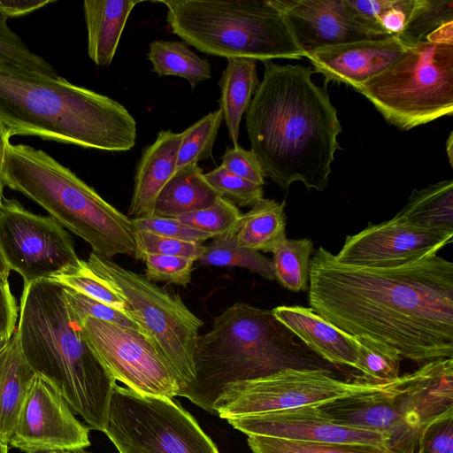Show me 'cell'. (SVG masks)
Masks as SVG:
<instances>
[{
    "mask_svg": "<svg viewBox=\"0 0 453 453\" xmlns=\"http://www.w3.org/2000/svg\"><path fill=\"white\" fill-rule=\"evenodd\" d=\"M308 300L327 322L418 363L453 357V264L429 253L393 266L339 262L319 247Z\"/></svg>",
    "mask_w": 453,
    "mask_h": 453,
    "instance_id": "obj_1",
    "label": "cell"
},
{
    "mask_svg": "<svg viewBox=\"0 0 453 453\" xmlns=\"http://www.w3.org/2000/svg\"><path fill=\"white\" fill-rule=\"evenodd\" d=\"M263 63V80L245 112L251 150L281 188L301 181L323 191L342 132L326 87L313 82L311 67Z\"/></svg>",
    "mask_w": 453,
    "mask_h": 453,
    "instance_id": "obj_2",
    "label": "cell"
},
{
    "mask_svg": "<svg viewBox=\"0 0 453 453\" xmlns=\"http://www.w3.org/2000/svg\"><path fill=\"white\" fill-rule=\"evenodd\" d=\"M16 334L35 373L57 388L89 429L103 432L116 380L88 344L63 285L52 280L24 285Z\"/></svg>",
    "mask_w": 453,
    "mask_h": 453,
    "instance_id": "obj_3",
    "label": "cell"
},
{
    "mask_svg": "<svg viewBox=\"0 0 453 453\" xmlns=\"http://www.w3.org/2000/svg\"><path fill=\"white\" fill-rule=\"evenodd\" d=\"M0 121L13 135L119 152L136 141V121L119 102L60 76L0 68Z\"/></svg>",
    "mask_w": 453,
    "mask_h": 453,
    "instance_id": "obj_4",
    "label": "cell"
},
{
    "mask_svg": "<svg viewBox=\"0 0 453 453\" xmlns=\"http://www.w3.org/2000/svg\"><path fill=\"white\" fill-rule=\"evenodd\" d=\"M296 337L272 310L244 303L228 306L209 332L198 335L195 380L178 395L213 414V403L226 384L288 368L325 369L320 357Z\"/></svg>",
    "mask_w": 453,
    "mask_h": 453,
    "instance_id": "obj_5",
    "label": "cell"
},
{
    "mask_svg": "<svg viewBox=\"0 0 453 453\" xmlns=\"http://www.w3.org/2000/svg\"><path fill=\"white\" fill-rule=\"evenodd\" d=\"M4 184L45 209L88 242L93 253L111 260L117 255L134 256L136 229L132 219L45 151L10 143Z\"/></svg>",
    "mask_w": 453,
    "mask_h": 453,
    "instance_id": "obj_6",
    "label": "cell"
},
{
    "mask_svg": "<svg viewBox=\"0 0 453 453\" xmlns=\"http://www.w3.org/2000/svg\"><path fill=\"white\" fill-rule=\"evenodd\" d=\"M166 21L184 42L205 54L254 60L300 59L271 0H167Z\"/></svg>",
    "mask_w": 453,
    "mask_h": 453,
    "instance_id": "obj_7",
    "label": "cell"
},
{
    "mask_svg": "<svg viewBox=\"0 0 453 453\" xmlns=\"http://www.w3.org/2000/svg\"><path fill=\"white\" fill-rule=\"evenodd\" d=\"M321 407L337 419L388 435V448L399 453H419L424 432L453 417V358L427 362L386 390Z\"/></svg>",
    "mask_w": 453,
    "mask_h": 453,
    "instance_id": "obj_8",
    "label": "cell"
},
{
    "mask_svg": "<svg viewBox=\"0 0 453 453\" xmlns=\"http://www.w3.org/2000/svg\"><path fill=\"white\" fill-rule=\"evenodd\" d=\"M406 131L453 113V42L424 40L356 88Z\"/></svg>",
    "mask_w": 453,
    "mask_h": 453,
    "instance_id": "obj_9",
    "label": "cell"
},
{
    "mask_svg": "<svg viewBox=\"0 0 453 453\" xmlns=\"http://www.w3.org/2000/svg\"><path fill=\"white\" fill-rule=\"evenodd\" d=\"M86 262L128 303L132 319L176 372L180 382V391L188 387L196 377L194 354L203 321L179 296L170 294L111 259L91 252Z\"/></svg>",
    "mask_w": 453,
    "mask_h": 453,
    "instance_id": "obj_10",
    "label": "cell"
},
{
    "mask_svg": "<svg viewBox=\"0 0 453 453\" xmlns=\"http://www.w3.org/2000/svg\"><path fill=\"white\" fill-rule=\"evenodd\" d=\"M119 453H219L173 398L114 385L103 431Z\"/></svg>",
    "mask_w": 453,
    "mask_h": 453,
    "instance_id": "obj_11",
    "label": "cell"
},
{
    "mask_svg": "<svg viewBox=\"0 0 453 453\" xmlns=\"http://www.w3.org/2000/svg\"><path fill=\"white\" fill-rule=\"evenodd\" d=\"M395 380L375 384L342 380L326 369L288 368L268 376L226 384L213 403V414L229 420L380 392Z\"/></svg>",
    "mask_w": 453,
    "mask_h": 453,
    "instance_id": "obj_12",
    "label": "cell"
},
{
    "mask_svg": "<svg viewBox=\"0 0 453 453\" xmlns=\"http://www.w3.org/2000/svg\"><path fill=\"white\" fill-rule=\"evenodd\" d=\"M0 250L24 285L53 280L80 265L70 234L54 219L34 214L16 199L0 207Z\"/></svg>",
    "mask_w": 453,
    "mask_h": 453,
    "instance_id": "obj_13",
    "label": "cell"
},
{
    "mask_svg": "<svg viewBox=\"0 0 453 453\" xmlns=\"http://www.w3.org/2000/svg\"><path fill=\"white\" fill-rule=\"evenodd\" d=\"M85 339L93 353L117 381L139 394L173 398L180 380L164 354L140 331L87 317Z\"/></svg>",
    "mask_w": 453,
    "mask_h": 453,
    "instance_id": "obj_14",
    "label": "cell"
},
{
    "mask_svg": "<svg viewBox=\"0 0 453 453\" xmlns=\"http://www.w3.org/2000/svg\"><path fill=\"white\" fill-rule=\"evenodd\" d=\"M9 445L26 453H74L90 445L89 428L74 417L57 388L35 373Z\"/></svg>",
    "mask_w": 453,
    "mask_h": 453,
    "instance_id": "obj_15",
    "label": "cell"
},
{
    "mask_svg": "<svg viewBox=\"0 0 453 453\" xmlns=\"http://www.w3.org/2000/svg\"><path fill=\"white\" fill-rule=\"evenodd\" d=\"M303 57L325 47L390 35L361 19L346 0H271Z\"/></svg>",
    "mask_w": 453,
    "mask_h": 453,
    "instance_id": "obj_16",
    "label": "cell"
},
{
    "mask_svg": "<svg viewBox=\"0 0 453 453\" xmlns=\"http://www.w3.org/2000/svg\"><path fill=\"white\" fill-rule=\"evenodd\" d=\"M227 421L248 436L387 447L389 442L388 435L337 419L318 405L263 412Z\"/></svg>",
    "mask_w": 453,
    "mask_h": 453,
    "instance_id": "obj_17",
    "label": "cell"
},
{
    "mask_svg": "<svg viewBox=\"0 0 453 453\" xmlns=\"http://www.w3.org/2000/svg\"><path fill=\"white\" fill-rule=\"evenodd\" d=\"M453 233L420 228L395 215L348 235L335 258L346 265L393 266L438 253L452 242Z\"/></svg>",
    "mask_w": 453,
    "mask_h": 453,
    "instance_id": "obj_18",
    "label": "cell"
},
{
    "mask_svg": "<svg viewBox=\"0 0 453 453\" xmlns=\"http://www.w3.org/2000/svg\"><path fill=\"white\" fill-rule=\"evenodd\" d=\"M408 47L396 36L319 49L305 58L325 79L355 89L388 67Z\"/></svg>",
    "mask_w": 453,
    "mask_h": 453,
    "instance_id": "obj_19",
    "label": "cell"
},
{
    "mask_svg": "<svg viewBox=\"0 0 453 453\" xmlns=\"http://www.w3.org/2000/svg\"><path fill=\"white\" fill-rule=\"evenodd\" d=\"M274 317L325 361L356 367L357 342L327 322L311 308L281 305L272 310Z\"/></svg>",
    "mask_w": 453,
    "mask_h": 453,
    "instance_id": "obj_20",
    "label": "cell"
},
{
    "mask_svg": "<svg viewBox=\"0 0 453 453\" xmlns=\"http://www.w3.org/2000/svg\"><path fill=\"white\" fill-rule=\"evenodd\" d=\"M181 137V133L163 130L152 144L143 149L135 169L129 218L153 216L159 192L176 171Z\"/></svg>",
    "mask_w": 453,
    "mask_h": 453,
    "instance_id": "obj_21",
    "label": "cell"
},
{
    "mask_svg": "<svg viewBox=\"0 0 453 453\" xmlns=\"http://www.w3.org/2000/svg\"><path fill=\"white\" fill-rule=\"evenodd\" d=\"M137 0H85L88 55L97 65H109L117 50L127 20Z\"/></svg>",
    "mask_w": 453,
    "mask_h": 453,
    "instance_id": "obj_22",
    "label": "cell"
},
{
    "mask_svg": "<svg viewBox=\"0 0 453 453\" xmlns=\"http://www.w3.org/2000/svg\"><path fill=\"white\" fill-rule=\"evenodd\" d=\"M35 372L26 361L16 331L0 340V442L9 445Z\"/></svg>",
    "mask_w": 453,
    "mask_h": 453,
    "instance_id": "obj_23",
    "label": "cell"
},
{
    "mask_svg": "<svg viewBox=\"0 0 453 453\" xmlns=\"http://www.w3.org/2000/svg\"><path fill=\"white\" fill-rule=\"evenodd\" d=\"M220 196L207 182L203 169L191 164L176 171L159 192L153 216L178 218L211 205Z\"/></svg>",
    "mask_w": 453,
    "mask_h": 453,
    "instance_id": "obj_24",
    "label": "cell"
},
{
    "mask_svg": "<svg viewBox=\"0 0 453 453\" xmlns=\"http://www.w3.org/2000/svg\"><path fill=\"white\" fill-rule=\"evenodd\" d=\"M260 81L257 61L246 58H227V65L219 81V110L226 125L229 139L238 145L240 123Z\"/></svg>",
    "mask_w": 453,
    "mask_h": 453,
    "instance_id": "obj_25",
    "label": "cell"
},
{
    "mask_svg": "<svg viewBox=\"0 0 453 453\" xmlns=\"http://www.w3.org/2000/svg\"><path fill=\"white\" fill-rule=\"evenodd\" d=\"M395 216L420 228L453 233V180L414 189Z\"/></svg>",
    "mask_w": 453,
    "mask_h": 453,
    "instance_id": "obj_26",
    "label": "cell"
},
{
    "mask_svg": "<svg viewBox=\"0 0 453 453\" xmlns=\"http://www.w3.org/2000/svg\"><path fill=\"white\" fill-rule=\"evenodd\" d=\"M286 203L263 198L242 214L236 232V242L240 247L272 252L287 239Z\"/></svg>",
    "mask_w": 453,
    "mask_h": 453,
    "instance_id": "obj_27",
    "label": "cell"
},
{
    "mask_svg": "<svg viewBox=\"0 0 453 453\" xmlns=\"http://www.w3.org/2000/svg\"><path fill=\"white\" fill-rule=\"evenodd\" d=\"M147 58L152 71L159 77L179 76L187 80L192 89L200 81L211 78L209 62L180 42L153 41L149 45Z\"/></svg>",
    "mask_w": 453,
    "mask_h": 453,
    "instance_id": "obj_28",
    "label": "cell"
},
{
    "mask_svg": "<svg viewBox=\"0 0 453 453\" xmlns=\"http://www.w3.org/2000/svg\"><path fill=\"white\" fill-rule=\"evenodd\" d=\"M197 261L203 265L246 268L266 280H275L272 260L258 251L240 247L236 231L213 237Z\"/></svg>",
    "mask_w": 453,
    "mask_h": 453,
    "instance_id": "obj_29",
    "label": "cell"
},
{
    "mask_svg": "<svg viewBox=\"0 0 453 453\" xmlns=\"http://www.w3.org/2000/svg\"><path fill=\"white\" fill-rule=\"evenodd\" d=\"M311 240L286 239L273 251V267L275 280L293 292L309 288Z\"/></svg>",
    "mask_w": 453,
    "mask_h": 453,
    "instance_id": "obj_30",
    "label": "cell"
},
{
    "mask_svg": "<svg viewBox=\"0 0 453 453\" xmlns=\"http://www.w3.org/2000/svg\"><path fill=\"white\" fill-rule=\"evenodd\" d=\"M0 68L17 72L58 77L54 67L33 52L12 30L7 16L0 10Z\"/></svg>",
    "mask_w": 453,
    "mask_h": 453,
    "instance_id": "obj_31",
    "label": "cell"
},
{
    "mask_svg": "<svg viewBox=\"0 0 453 453\" xmlns=\"http://www.w3.org/2000/svg\"><path fill=\"white\" fill-rule=\"evenodd\" d=\"M252 453H399L387 446L342 442L288 441L248 436Z\"/></svg>",
    "mask_w": 453,
    "mask_h": 453,
    "instance_id": "obj_32",
    "label": "cell"
},
{
    "mask_svg": "<svg viewBox=\"0 0 453 453\" xmlns=\"http://www.w3.org/2000/svg\"><path fill=\"white\" fill-rule=\"evenodd\" d=\"M453 21L452 0H414L403 31L396 37L411 47L426 40V36Z\"/></svg>",
    "mask_w": 453,
    "mask_h": 453,
    "instance_id": "obj_33",
    "label": "cell"
},
{
    "mask_svg": "<svg viewBox=\"0 0 453 453\" xmlns=\"http://www.w3.org/2000/svg\"><path fill=\"white\" fill-rule=\"evenodd\" d=\"M357 359L355 369L360 371L365 381L375 384L395 380L400 377L398 352L385 344L356 336Z\"/></svg>",
    "mask_w": 453,
    "mask_h": 453,
    "instance_id": "obj_34",
    "label": "cell"
},
{
    "mask_svg": "<svg viewBox=\"0 0 453 453\" xmlns=\"http://www.w3.org/2000/svg\"><path fill=\"white\" fill-rule=\"evenodd\" d=\"M222 120L221 111L218 109L207 113L181 133L176 171L211 157Z\"/></svg>",
    "mask_w": 453,
    "mask_h": 453,
    "instance_id": "obj_35",
    "label": "cell"
},
{
    "mask_svg": "<svg viewBox=\"0 0 453 453\" xmlns=\"http://www.w3.org/2000/svg\"><path fill=\"white\" fill-rule=\"evenodd\" d=\"M52 280L115 308L132 319V312L126 300L108 281L93 272L85 260L81 259L77 268Z\"/></svg>",
    "mask_w": 453,
    "mask_h": 453,
    "instance_id": "obj_36",
    "label": "cell"
},
{
    "mask_svg": "<svg viewBox=\"0 0 453 453\" xmlns=\"http://www.w3.org/2000/svg\"><path fill=\"white\" fill-rule=\"evenodd\" d=\"M242 214L227 199L219 196L210 206L182 214L176 218L180 222L214 237L238 230Z\"/></svg>",
    "mask_w": 453,
    "mask_h": 453,
    "instance_id": "obj_37",
    "label": "cell"
},
{
    "mask_svg": "<svg viewBox=\"0 0 453 453\" xmlns=\"http://www.w3.org/2000/svg\"><path fill=\"white\" fill-rule=\"evenodd\" d=\"M207 182L218 194L236 206H253L263 199V186L241 178L221 165L204 174Z\"/></svg>",
    "mask_w": 453,
    "mask_h": 453,
    "instance_id": "obj_38",
    "label": "cell"
},
{
    "mask_svg": "<svg viewBox=\"0 0 453 453\" xmlns=\"http://www.w3.org/2000/svg\"><path fill=\"white\" fill-rule=\"evenodd\" d=\"M202 243L180 241L147 231L135 230V253L137 259L145 255L177 256L198 260L204 251Z\"/></svg>",
    "mask_w": 453,
    "mask_h": 453,
    "instance_id": "obj_39",
    "label": "cell"
},
{
    "mask_svg": "<svg viewBox=\"0 0 453 453\" xmlns=\"http://www.w3.org/2000/svg\"><path fill=\"white\" fill-rule=\"evenodd\" d=\"M63 287L67 303L76 319L81 322L85 318L89 317L132 328L144 334L140 326L125 313L70 288Z\"/></svg>",
    "mask_w": 453,
    "mask_h": 453,
    "instance_id": "obj_40",
    "label": "cell"
},
{
    "mask_svg": "<svg viewBox=\"0 0 453 453\" xmlns=\"http://www.w3.org/2000/svg\"><path fill=\"white\" fill-rule=\"evenodd\" d=\"M145 278L186 288L191 281L195 260L184 257L145 255Z\"/></svg>",
    "mask_w": 453,
    "mask_h": 453,
    "instance_id": "obj_41",
    "label": "cell"
},
{
    "mask_svg": "<svg viewBox=\"0 0 453 453\" xmlns=\"http://www.w3.org/2000/svg\"><path fill=\"white\" fill-rule=\"evenodd\" d=\"M132 220L136 230L180 241L203 243L214 237L211 234L190 227L175 218L150 216L132 219Z\"/></svg>",
    "mask_w": 453,
    "mask_h": 453,
    "instance_id": "obj_42",
    "label": "cell"
},
{
    "mask_svg": "<svg viewBox=\"0 0 453 453\" xmlns=\"http://www.w3.org/2000/svg\"><path fill=\"white\" fill-rule=\"evenodd\" d=\"M221 165L230 173L257 185L264 186L265 173L254 152L242 149L239 144L226 147L221 157Z\"/></svg>",
    "mask_w": 453,
    "mask_h": 453,
    "instance_id": "obj_43",
    "label": "cell"
},
{
    "mask_svg": "<svg viewBox=\"0 0 453 453\" xmlns=\"http://www.w3.org/2000/svg\"><path fill=\"white\" fill-rule=\"evenodd\" d=\"M419 453H453V417L434 423L424 432Z\"/></svg>",
    "mask_w": 453,
    "mask_h": 453,
    "instance_id": "obj_44",
    "label": "cell"
},
{
    "mask_svg": "<svg viewBox=\"0 0 453 453\" xmlns=\"http://www.w3.org/2000/svg\"><path fill=\"white\" fill-rule=\"evenodd\" d=\"M18 306L8 279L0 276V332L10 337L16 331Z\"/></svg>",
    "mask_w": 453,
    "mask_h": 453,
    "instance_id": "obj_45",
    "label": "cell"
},
{
    "mask_svg": "<svg viewBox=\"0 0 453 453\" xmlns=\"http://www.w3.org/2000/svg\"><path fill=\"white\" fill-rule=\"evenodd\" d=\"M414 0H395V4L379 18L380 27L390 35H399L406 23Z\"/></svg>",
    "mask_w": 453,
    "mask_h": 453,
    "instance_id": "obj_46",
    "label": "cell"
},
{
    "mask_svg": "<svg viewBox=\"0 0 453 453\" xmlns=\"http://www.w3.org/2000/svg\"><path fill=\"white\" fill-rule=\"evenodd\" d=\"M346 2L361 19L382 29L378 23L379 18L395 4V0H346Z\"/></svg>",
    "mask_w": 453,
    "mask_h": 453,
    "instance_id": "obj_47",
    "label": "cell"
},
{
    "mask_svg": "<svg viewBox=\"0 0 453 453\" xmlns=\"http://www.w3.org/2000/svg\"><path fill=\"white\" fill-rule=\"evenodd\" d=\"M50 3V0H0V10L10 19L27 15Z\"/></svg>",
    "mask_w": 453,
    "mask_h": 453,
    "instance_id": "obj_48",
    "label": "cell"
},
{
    "mask_svg": "<svg viewBox=\"0 0 453 453\" xmlns=\"http://www.w3.org/2000/svg\"><path fill=\"white\" fill-rule=\"evenodd\" d=\"M10 135L5 128V127L3 125V123L0 121V207L3 203L4 200V188L5 186L4 184V163H5V157H6V151L7 147L10 144Z\"/></svg>",
    "mask_w": 453,
    "mask_h": 453,
    "instance_id": "obj_49",
    "label": "cell"
},
{
    "mask_svg": "<svg viewBox=\"0 0 453 453\" xmlns=\"http://www.w3.org/2000/svg\"><path fill=\"white\" fill-rule=\"evenodd\" d=\"M10 271L11 270L8 267V265L4 260V257L1 252V250H0V276L4 277L5 279H8Z\"/></svg>",
    "mask_w": 453,
    "mask_h": 453,
    "instance_id": "obj_50",
    "label": "cell"
},
{
    "mask_svg": "<svg viewBox=\"0 0 453 453\" xmlns=\"http://www.w3.org/2000/svg\"><path fill=\"white\" fill-rule=\"evenodd\" d=\"M452 143H453L452 133H450L449 138L446 141V150L448 153L449 164L451 165H452Z\"/></svg>",
    "mask_w": 453,
    "mask_h": 453,
    "instance_id": "obj_51",
    "label": "cell"
},
{
    "mask_svg": "<svg viewBox=\"0 0 453 453\" xmlns=\"http://www.w3.org/2000/svg\"><path fill=\"white\" fill-rule=\"evenodd\" d=\"M8 446L7 444L0 442V453H8Z\"/></svg>",
    "mask_w": 453,
    "mask_h": 453,
    "instance_id": "obj_52",
    "label": "cell"
},
{
    "mask_svg": "<svg viewBox=\"0 0 453 453\" xmlns=\"http://www.w3.org/2000/svg\"><path fill=\"white\" fill-rule=\"evenodd\" d=\"M41 453H71L68 451H48V452H41Z\"/></svg>",
    "mask_w": 453,
    "mask_h": 453,
    "instance_id": "obj_53",
    "label": "cell"
},
{
    "mask_svg": "<svg viewBox=\"0 0 453 453\" xmlns=\"http://www.w3.org/2000/svg\"><path fill=\"white\" fill-rule=\"evenodd\" d=\"M4 337H7V336H5L2 332H0V340L4 338Z\"/></svg>",
    "mask_w": 453,
    "mask_h": 453,
    "instance_id": "obj_54",
    "label": "cell"
},
{
    "mask_svg": "<svg viewBox=\"0 0 453 453\" xmlns=\"http://www.w3.org/2000/svg\"><path fill=\"white\" fill-rule=\"evenodd\" d=\"M74 453H88V452H85V451H83V450H81V451L74 452Z\"/></svg>",
    "mask_w": 453,
    "mask_h": 453,
    "instance_id": "obj_55",
    "label": "cell"
}]
</instances>
